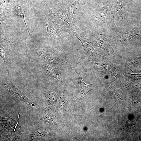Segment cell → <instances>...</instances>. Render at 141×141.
Masks as SVG:
<instances>
[{"label":"cell","instance_id":"5b68a950","mask_svg":"<svg viewBox=\"0 0 141 141\" xmlns=\"http://www.w3.org/2000/svg\"><path fill=\"white\" fill-rule=\"evenodd\" d=\"M14 8L16 15L19 16L24 21L27 28L29 36L30 37H32V35L29 31L24 16L26 9L24 3L21 0H16Z\"/></svg>","mask_w":141,"mask_h":141},{"label":"cell","instance_id":"30bf717a","mask_svg":"<svg viewBox=\"0 0 141 141\" xmlns=\"http://www.w3.org/2000/svg\"><path fill=\"white\" fill-rule=\"evenodd\" d=\"M35 50L37 54L45 60L52 62H55L56 61V57L50 52L42 50L37 49H35Z\"/></svg>","mask_w":141,"mask_h":141},{"label":"cell","instance_id":"4fadbf2b","mask_svg":"<svg viewBox=\"0 0 141 141\" xmlns=\"http://www.w3.org/2000/svg\"><path fill=\"white\" fill-rule=\"evenodd\" d=\"M44 72L48 75L53 78L58 79L59 76L55 70L46 65L44 66Z\"/></svg>","mask_w":141,"mask_h":141},{"label":"cell","instance_id":"52a82bcc","mask_svg":"<svg viewBox=\"0 0 141 141\" xmlns=\"http://www.w3.org/2000/svg\"><path fill=\"white\" fill-rule=\"evenodd\" d=\"M51 134L43 130H37L32 132L29 135L28 140H40L49 137Z\"/></svg>","mask_w":141,"mask_h":141},{"label":"cell","instance_id":"ac0fdd59","mask_svg":"<svg viewBox=\"0 0 141 141\" xmlns=\"http://www.w3.org/2000/svg\"><path fill=\"white\" fill-rule=\"evenodd\" d=\"M66 105V101L64 98L62 96H61L60 99L59 105L61 109L64 108Z\"/></svg>","mask_w":141,"mask_h":141},{"label":"cell","instance_id":"3957f363","mask_svg":"<svg viewBox=\"0 0 141 141\" xmlns=\"http://www.w3.org/2000/svg\"><path fill=\"white\" fill-rule=\"evenodd\" d=\"M69 7V4H65L58 7L50 9L48 13V17L52 19H61L68 24L74 32H76L81 31L70 20L68 13Z\"/></svg>","mask_w":141,"mask_h":141},{"label":"cell","instance_id":"8fae6325","mask_svg":"<svg viewBox=\"0 0 141 141\" xmlns=\"http://www.w3.org/2000/svg\"><path fill=\"white\" fill-rule=\"evenodd\" d=\"M94 64L98 70L108 73L113 72L116 68L115 67L108 64L96 63Z\"/></svg>","mask_w":141,"mask_h":141},{"label":"cell","instance_id":"8992f818","mask_svg":"<svg viewBox=\"0 0 141 141\" xmlns=\"http://www.w3.org/2000/svg\"><path fill=\"white\" fill-rule=\"evenodd\" d=\"M78 75L79 80L80 92L79 95L76 100H83L87 93L92 90L93 84L87 85L86 84L82 79V77L80 73L77 70H74Z\"/></svg>","mask_w":141,"mask_h":141},{"label":"cell","instance_id":"277c9868","mask_svg":"<svg viewBox=\"0 0 141 141\" xmlns=\"http://www.w3.org/2000/svg\"><path fill=\"white\" fill-rule=\"evenodd\" d=\"M8 79L2 83V85L7 91L18 99L31 107H35L36 104L30 99L22 91L13 83L10 72L8 73Z\"/></svg>","mask_w":141,"mask_h":141},{"label":"cell","instance_id":"7c38bea8","mask_svg":"<svg viewBox=\"0 0 141 141\" xmlns=\"http://www.w3.org/2000/svg\"><path fill=\"white\" fill-rule=\"evenodd\" d=\"M8 9L0 5V26L1 33L3 31L4 22L7 16Z\"/></svg>","mask_w":141,"mask_h":141},{"label":"cell","instance_id":"6da1fadb","mask_svg":"<svg viewBox=\"0 0 141 141\" xmlns=\"http://www.w3.org/2000/svg\"><path fill=\"white\" fill-rule=\"evenodd\" d=\"M44 20L46 27V32L43 40L46 43L55 37L63 36L71 33L66 26L56 24L48 16H45Z\"/></svg>","mask_w":141,"mask_h":141},{"label":"cell","instance_id":"d6986e66","mask_svg":"<svg viewBox=\"0 0 141 141\" xmlns=\"http://www.w3.org/2000/svg\"><path fill=\"white\" fill-rule=\"evenodd\" d=\"M5 137L4 140L11 141L18 139V137L16 136L13 135H9Z\"/></svg>","mask_w":141,"mask_h":141},{"label":"cell","instance_id":"9a60e30c","mask_svg":"<svg viewBox=\"0 0 141 141\" xmlns=\"http://www.w3.org/2000/svg\"><path fill=\"white\" fill-rule=\"evenodd\" d=\"M12 44H11L8 45H1L0 44V56L2 57L4 63L7 70L8 73L9 72L7 68L6 65L5 58V54L6 51L9 49L11 46Z\"/></svg>","mask_w":141,"mask_h":141},{"label":"cell","instance_id":"9c48e42d","mask_svg":"<svg viewBox=\"0 0 141 141\" xmlns=\"http://www.w3.org/2000/svg\"><path fill=\"white\" fill-rule=\"evenodd\" d=\"M43 95L50 104L54 105L56 103L58 97L57 93L47 89L44 91Z\"/></svg>","mask_w":141,"mask_h":141},{"label":"cell","instance_id":"ba28073f","mask_svg":"<svg viewBox=\"0 0 141 141\" xmlns=\"http://www.w3.org/2000/svg\"><path fill=\"white\" fill-rule=\"evenodd\" d=\"M108 8V5L104 3L99 15L97 17L95 16L96 18L95 23L99 26L103 27L105 26V19Z\"/></svg>","mask_w":141,"mask_h":141},{"label":"cell","instance_id":"7a4b0ae2","mask_svg":"<svg viewBox=\"0 0 141 141\" xmlns=\"http://www.w3.org/2000/svg\"><path fill=\"white\" fill-rule=\"evenodd\" d=\"M85 37L94 46L99 47L105 50L108 54L112 53L113 50L111 48L107 39L102 34L91 30L83 32Z\"/></svg>","mask_w":141,"mask_h":141},{"label":"cell","instance_id":"44dd1931","mask_svg":"<svg viewBox=\"0 0 141 141\" xmlns=\"http://www.w3.org/2000/svg\"><path fill=\"white\" fill-rule=\"evenodd\" d=\"M134 70L137 72H141V68L140 69H135Z\"/></svg>","mask_w":141,"mask_h":141},{"label":"cell","instance_id":"5bb4252c","mask_svg":"<svg viewBox=\"0 0 141 141\" xmlns=\"http://www.w3.org/2000/svg\"><path fill=\"white\" fill-rule=\"evenodd\" d=\"M44 120L52 126H55L56 125V120L54 115L51 113H46L44 117Z\"/></svg>","mask_w":141,"mask_h":141},{"label":"cell","instance_id":"2e32d148","mask_svg":"<svg viewBox=\"0 0 141 141\" xmlns=\"http://www.w3.org/2000/svg\"><path fill=\"white\" fill-rule=\"evenodd\" d=\"M15 0H0V5L8 9H13Z\"/></svg>","mask_w":141,"mask_h":141},{"label":"cell","instance_id":"e0dca14e","mask_svg":"<svg viewBox=\"0 0 141 141\" xmlns=\"http://www.w3.org/2000/svg\"><path fill=\"white\" fill-rule=\"evenodd\" d=\"M124 74L128 78L134 80H141V74H135L124 73Z\"/></svg>","mask_w":141,"mask_h":141},{"label":"cell","instance_id":"ffe728a7","mask_svg":"<svg viewBox=\"0 0 141 141\" xmlns=\"http://www.w3.org/2000/svg\"><path fill=\"white\" fill-rule=\"evenodd\" d=\"M134 63L135 64H141V56L136 58L134 61Z\"/></svg>","mask_w":141,"mask_h":141},{"label":"cell","instance_id":"7402d4cb","mask_svg":"<svg viewBox=\"0 0 141 141\" xmlns=\"http://www.w3.org/2000/svg\"><path fill=\"white\" fill-rule=\"evenodd\" d=\"M120 0L124 1V0Z\"/></svg>","mask_w":141,"mask_h":141}]
</instances>
